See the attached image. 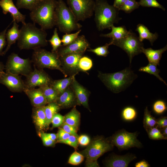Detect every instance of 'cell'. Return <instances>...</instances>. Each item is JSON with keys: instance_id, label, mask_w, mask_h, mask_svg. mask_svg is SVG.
<instances>
[{"instance_id": "obj_9", "label": "cell", "mask_w": 167, "mask_h": 167, "mask_svg": "<svg viewBox=\"0 0 167 167\" xmlns=\"http://www.w3.org/2000/svg\"><path fill=\"white\" fill-rule=\"evenodd\" d=\"M138 133L128 132L124 129L120 130L113 134L109 140L120 150H127L133 147L140 148L141 143L137 139Z\"/></svg>"}, {"instance_id": "obj_51", "label": "cell", "mask_w": 167, "mask_h": 167, "mask_svg": "<svg viewBox=\"0 0 167 167\" xmlns=\"http://www.w3.org/2000/svg\"><path fill=\"white\" fill-rule=\"evenodd\" d=\"M135 167H149L150 165L145 160H143L137 162L135 164Z\"/></svg>"}, {"instance_id": "obj_34", "label": "cell", "mask_w": 167, "mask_h": 167, "mask_svg": "<svg viewBox=\"0 0 167 167\" xmlns=\"http://www.w3.org/2000/svg\"><path fill=\"white\" fill-rule=\"evenodd\" d=\"M40 0H17L16 6L18 9H25L31 11Z\"/></svg>"}, {"instance_id": "obj_18", "label": "cell", "mask_w": 167, "mask_h": 167, "mask_svg": "<svg viewBox=\"0 0 167 167\" xmlns=\"http://www.w3.org/2000/svg\"><path fill=\"white\" fill-rule=\"evenodd\" d=\"M24 92L28 96L34 107H43L48 104L41 90L39 88H25Z\"/></svg>"}, {"instance_id": "obj_4", "label": "cell", "mask_w": 167, "mask_h": 167, "mask_svg": "<svg viewBox=\"0 0 167 167\" xmlns=\"http://www.w3.org/2000/svg\"><path fill=\"white\" fill-rule=\"evenodd\" d=\"M118 9L109 4L106 0H96L94 11L95 21L99 31L110 29L111 26L121 19L118 16Z\"/></svg>"}, {"instance_id": "obj_19", "label": "cell", "mask_w": 167, "mask_h": 167, "mask_svg": "<svg viewBox=\"0 0 167 167\" xmlns=\"http://www.w3.org/2000/svg\"><path fill=\"white\" fill-rule=\"evenodd\" d=\"M136 158L135 155L130 153L122 156L113 155L106 161L105 166L108 167H126Z\"/></svg>"}, {"instance_id": "obj_41", "label": "cell", "mask_w": 167, "mask_h": 167, "mask_svg": "<svg viewBox=\"0 0 167 167\" xmlns=\"http://www.w3.org/2000/svg\"><path fill=\"white\" fill-rule=\"evenodd\" d=\"M84 157L81 153L75 151L70 156L68 163L73 165H77L82 163L84 159Z\"/></svg>"}, {"instance_id": "obj_24", "label": "cell", "mask_w": 167, "mask_h": 167, "mask_svg": "<svg viewBox=\"0 0 167 167\" xmlns=\"http://www.w3.org/2000/svg\"><path fill=\"white\" fill-rule=\"evenodd\" d=\"M136 31L139 33L138 37L140 41L142 42L144 40L147 39L150 42L152 45L158 37L157 33H153L150 32L148 28L142 24H139L137 26Z\"/></svg>"}, {"instance_id": "obj_46", "label": "cell", "mask_w": 167, "mask_h": 167, "mask_svg": "<svg viewBox=\"0 0 167 167\" xmlns=\"http://www.w3.org/2000/svg\"><path fill=\"white\" fill-rule=\"evenodd\" d=\"M39 135L41 137L43 145L46 147H52L54 145L56 142L53 141L45 134V132L40 131L39 133Z\"/></svg>"}, {"instance_id": "obj_32", "label": "cell", "mask_w": 167, "mask_h": 167, "mask_svg": "<svg viewBox=\"0 0 167 167\" xmlns=\"http://www.w3.org/2000/svg\"><path fill=\"white\" fill-rule=\"evenodd\" d=\"M139 5L135 0H126L122 5L118 8L127 13H130L135 9L138 8Z\"/></svg>"}, {"instance_id": "obj_49", "label": "cell", "mask_w": 167, "mask_h": 167, "mask_svg": "<svg viewBox=\"0 0 167 167\" xmlns=\"http://www.w3.org/2000/svg\"><path fill=\"white\" fill-rule=\"evenodd\" d=\"M78 140L79 144L83 146L88 145L90 142L89 138L86 135H82L79 136Z\"/></svg>"}, {"instance_id": "obj_5", "label": "cell", "mask_w": 167, "mask_h": 167, "mask_svg": "<svg viewBox=\"0 0 167 167\" xmlns=\"http://www.w3.org/2000/svg\"><path fill=\"white\" fill-rule=\"evenodd\" d=\"M55 16V26L61 32L70 33L73 31L79 30L82 27L63 0L57 1Z\"/></svg>"}, {"instance_id": "obj_8", "label": "cell", "mask_w": 167, "mask_h": 167, "mask_svg": "<svg viewBox=\"0 0 167 167\" xmlns=\"http://www.w3.org/2000/svg\"><path fill=\"white\" fill-rule=\"evenodd\" d=\"M112 45L118 46L126 52L131 64L133 58L141 53L143 47V44L138 37L131 31H129L127 36L122 39L110 42Z\"/></svg>"}, {"instance_id": "obj_30", "label": "cell", "mask_w": 167, "mask_h": 167, "mask_svg": "<svg viewBox=\"0 0 167 167\" xmlns=\"http://www.w3.org/2000/svg\"><path fill=\"white\" fill-rule=\"evenodd\" d=\"M156 119L151 114V111H149L146 107L144 110L143 126L146 130L154 127L156 124Z\"/></svg>"}, {"instance_id": "obj_48", "label": "cell", "mask_w": 167, "mask_h": 167, "mask_svg": "<svg viewBox=\"0 0 167 167\" xmlns=\"http://www.w3.org/2000/svg\"><path fill=\"white\" fill-rule=\"evenodd\" d=\"M57 142L61 143L62 142L67 139L71 135L63 130L62 128H59L57 133Z\"/></svg>"}, {"instance_id": "obj_23", "label": "cell", "mask_w": 167, "mask_h": 167, "mask_svg": "<svg viewBox=\"0 0 167 167\" xmlns=\"http://www.w3.org/2000/svg\"><path fill=\"white\" fill-rule=\"evenodd\" d=\"M167 49V46L159 49L155 50L151 48H143L142 53H143L147 58L149 63L160 65V61L162 54Z\"/></svg>"}, {"instance_id": "obj_43", "label": "cell", "mask_w": 167, "mask_h": 167, "mask_svg": "<svg viewBox=\"0 0 167 167\" xmlns=\"http://www.w3.org/2000/svg\"><path fill=\"white\" fill-rule=\"evenodd\" d=\"M64 122V116L58 113L55 114L52 118L51 123L52 128L61 126Z\"/></svg>"}, {"instance_id": "obj_37", "label": "cell", "mask_w": 167, "mask_h": 167, "mask_svg": "<svg viewBox=\"0 0 167 167\" xmlns=\"http://www.w3.org/2000/svg\"><path fill=\"white\" fill-rule=\"evenodd\" d=\"M149 138L153 140L166 139L161 133V131L156 126L152 127L146 131Z\"/></svg>"}, {"instance_id": "obj_3", "label": "cell", "mask_w": 167, "mask_h": 167, "mask_svg": "<svg viewBox=\"0 0 167 167\" xmlns=\"http://www.w3.org/2000/svg\"><path fill=\"white\" fill-rule=\"evenodd\" d=\"M98 76L109 90L116 93L124 90L137 77L129 67L112 73L99 72Z\"/></svg>"}, {"instance_id": "obj_55", "label": "cell", "mask_w": 167, "mask_h": 167, "mask_svg": "<svg viewBox=\"0 0 167 167\" xmlns=\"http://www.w3.org/2000/svg\"><path fill=\"white\" fill-rule=\"evenodd\" d=\"M5 69V66L3 63L0 61V73L3 71Z\"/></svg>"}, {"instance_id": "obj_53", "label": "cell", "mask_w": 167, "mask_h": 167, "mask_svg": "<svg viewBox=\"0 0 167 167\" xmlns=\"http://www.w3.org/2000/svg\"><path fill=\"white\" fill-rule=\"evenodd\" d=\"M45 135L50 139L53 141L57 142V134L53 133H46L45 132Z\"/></svg>"}, {"instance_id": "obj_22", "label": "cell", "mask_w": 167, "mask_h": 167, "mask_svg": "<svg viewBox=\"0 0 167 167\" xmlns=\"http://www.w3.org/2000/svg\"><path fill=\"white\" fill-rule=\"evenodd\" d=\"M12 27L9 29L6 33V47L3 51L2 56L5 55L9 50L11 46L15 43L19 38L20 34V29L19 25L15 21H13Z\"/></svg>"}, {"instance_id": "obj_35", "label": "cell", "mask_w": 167, "mask_h": 167, "mask_svg": "<svg viewBox=\"0 0 167 167\" xmlns=\"http://www.w3.org/2000/svg\"><path fill=\"white\" fill-rule=\"evenodd\" d=\"M57 31V29L55 28L52 37L48 41L51 45L52 48L51 51L53 52H57L58 49L62 46L61 40L58 36Z\"/></svg>"}, {"instance_id": "obj_17", "label": "cell", "mask_w": 167, "mask_h": 167, "mask_svg": "<svg viewBox=\"0 0 167 167\" xmlns=\"http://www.w3.org/2000/svg\"><path fill=\"white\" fill-rule=\"evenodd\" d=\"M70 86L75 95L77 104L82 105L89 110L88 104L89 96L88 91L77 81L75 77Z\"/></svg>"}, {"instance_id": "obj_54", "label": "cell", "mask_w": 167, "mask_h": 167, "mask_svg": "<svg viewBox=\"0 0 167 167\" xmlns=\"http://www.w3.org/2000/svg\"><path fill=\"white\" fill-rule=\"evenodd\" d=\"M162 134L166 138H167V127L162 128L161 131Z\"/></svg>"}, {"instance_id": "obj_2", "label": "cell", "mask_w": 167, "mask_h": 167, "mask_svg": "<svg viewBox=\"0 0 167 167\" xmlns=\"http://www.w3.org/2000/svg\"><path fill=\"white\" fill-rule=\"evenodd\" d=\"M57 1H40L30 11V16L34 23L39 24L45 30L51 29L55 26V9Z\"/></svg>"}, {"instance_id": "obj_16", "label": "cell", "mask_w": 167, "mask_h": 167, "mask_svg": "<svg viewBox=\"0 0 167 167\" xmlns=\"http://www.w3.org/2000/svg\"><path fill=\"white\" fill-rule=\"evenodd\" d=\"M0 6L2 8L3 14L6 15L8 12L11 14L13 21L17 23L21 22L22 24L26 23V15L19 11L12 0H0Z\"/></svg>"}, {"instance_id": "obj_27", "label": "cell", "mask_w": 167, "mask_h": 167, "mask_svg": "<svg viewBox=\"0 0 167 167\" xmlns=\"http://www.w3.org/2000/svg\"><path fill=\"white\" fill-rule=\"evenodd\" d=\"M80 113L75 106L64 116V122L73 126L78 131L80 124Z\"/></svg>"}, {"instance_id": "obj_44", "label": "cell", "mask_w": 167, "mask_h": 167, "mask_svg": "<svg viewBox=\"0 0 167 167\" xmlns=\"http://www.w3.org/2000/svg\"><path fill=\"white\" fill-rule=\"evenodd\" d=\"M13 22L12 21L11 23L4 30L0 32V56H2L3 49L7 44L6 40V33L8 28Z\"/></svg>"}, {"instance_id": "obj_14", "label": "cell", "mask_w": 167, "mask_h": 167, "mask_svg": "<svg viewBox=\"0 0 167 167\" xmlns=\"http://www.w3.org/2000/svg\"><path fill=\"white\" fill-rule=\"evenodd\" d=\"M84 54V53H72L59 57L62 67L67 75L68 73L71 75H76L80 71L78 63Z\"/></svg>"}, {"instance_id": "obj_28", "label": "cell", "mask_w": 167, "mask_h": 167, "mask_svg": "<svg viewBox=\"0 0 167 167\" xmlns=\"http://www.w3.org/2000/svg\"><path fill=\"white\" fill-rule=\"evenodd\" d=\"M39 88L41 90L48 104L56 102L59 95L49 85H43Z\"/></svg>"}, {"instance_id": "obj_26", "label": "cell", "mask_w": 167, "mask_h": 167, "mask_svg": "<svg viewBox=\"0 0 167 167\" xmlns=\"http://www.w3.org/2000/svg\"><path fill=\"white\" fill-rule=\"evenodd\" d=\"M110 28L112 29L111 32L106 34H102L100 36L112 39L111 41L116 40L122 39L126 36L129 31H128L124 26L118 27L112 25Z\"/></svg>"}, {"instance_id": "obj_21", "label": "cell", "mask_w": 167, "mask_h": 167, "mask_svg": "<svg viewBox=\"0 0 167 167\" xmlns=\"http://www.w3.org/2000/svg\"><path fill=\"white\" fill-rule=\"evenodd\" d=\"M34 107L32 115L34 122L38 130L42 131L48 127L44 106Z\"/></svg>"}, {"instance_id": "obj_45", "label": "cell", "mask_w": 167, "mask_h": 167, "mask_svg": "<svg viewBox=\"0 0 167 167\" xmlns=\"http://www.w3.org/2000/svg\"><path fill=\"white\" fill-rule=\"evenodd\" d=\"M61 143L68 145L74 148L76 150L77 149L79 144L78 138L72 135H71L67 139Z\"/></svg>"}, {"instance_id": "obj_56", "label": "cell", "mask_w": 167, "mask_h": 167, "mask_svg": "<svg viewBox=\"0 0 167 167\" xmlns=\"http://www.w3.org/2000/svg\"><path fill=\"white\" fill-rule=\"evenodd\" d=\"M40 1L42 0H40Z\"/></svg>"}, {"instance_id": "obj_31", "label": "cell", "mask_w": 167, "mask_h": 167, "mask_svg": "<svg viewBox=\"0 0 167 167\" xmlns=\"http://www.w3.org/2000/svg\"><path fill=\"white\" fill-rule=\"evenodd\" d=\"M139 71L145 72L150 75H152L156 77L161 81L163 82L167 85L166 82L159 75L160 70L157 68V65L155 64L149 63L147 66L141 67L139 70Z\"/></svg>"}, {"instance_id": "obj_52", "label": "cell", "mask_w": 167, "mask_h": 167, "mask_svg": "<svg viewBox=\"0 0 167 167\" xmlns=\"http://www.w3.org/2000/svg\"><path fill=\"white\" fill-rule=\"evenodd\" d=\"M126 0H114L113 6L116 8H118L122 5Z\"/></svg>"}, {"instance_id": "obj_25", "label": "cell", "mask_w": 167, "mask_h": 167, "mask_svg": "<svg viewBox=\"0 0 167 167\" xmlns=\"http://www.w3.org/2000/svg\"><path fill=\"white\" fill-rule=\"evenodd\" d=\"M76 75L60 79L52 80L49 85L54 89L59 95L70 86Z\"/></svg>"}, {"instance_id": "obj_40", "label": "cell", "mask_w": 167, "mask_h": 167, "mask_svg": "<svg viewBox=\"0 0 167 167\" xmlns=\"http://www.w3.org/2000/svg\"><path fill=\"white\" fill-rule=\"evenodd\" d=\"M153 111L156 114L163 113L167 110V106L165 102L161 100L155 101L152 105Z\"/></svg>"}, {"instance_id": "obj_33", "label": "cell", "mask_w": 167, "mask_h": 167, "mask_svg": "<svg viewBox=\"0 0 167 167\" xmlns=\"http://www.w3.org/2000/svg\"><path fill=\"white\" fill-rule=\"evenodd\" d=\"M137 112L133 107L128 106L124 108L122 112V116L123 119L126 121L134 120L136 117Z\"/></svg>"}, {"instance_id": "obj_12", "label": "cell", "mask_w": 167, "mask_h": 167, "mask_svg": "<svg viewBox=\"0 0 167 167\" xmlns=\"http://www.w3.org/2000/svg\"><path fill=\"white\" fill-rule=\"evenodd\" d=\"M24 82L26 88H34L45 85H49L52 80L43 70L37 69L35 67L33 71L26 76Z\"/></svg>"}, {"instance_id": "obj_38", "label": "cell", "mask_w": 167, "mask_h": 167, "mask_svg": "<svg viewBox=\"0 0 167 167\" xmlns=\"http://www.w3.org/2000/svg\"><path fill=\"white\" fill-rule=\"evenodd\" d=\"M111 45L110 42L106 43L105 45L97 47L95 49H90L87 50L88 51L92 52L99 56L106 57L109 53L108 50L109 46Z\"/></svg>"}, {"instance_id": "obj_1", "label": "cell", "mask_w": 167, "mask_h": 167, "mask_svg": "<svg viewBox=\"0 0 167 167\" xmlns=\"http://www.w3.org/2000/svg\"><path fill=\"white\" fill-rule=\"evenodd\" d=\"M47 32L37 27L35 23H26L20 29L17 45L21 49H34L48 45Z\"/></svg>"}, {"instance_id": "obj_50", "label": "cell", "mask_w": 167, "mask_h": 167, "mask_svg": "<svg viewBox=\"0 0 167 167\" xmlns=\"http://www.w3.org/2000/svg\"><path fill=\"white\" fill-rule=\"evenodd\" d=\"M156 124L157 127L160 129L167 127V117H161L156 119Z\"/></svg>"}, {"instance_id": "obj_7", "label": "cell", "mask_w": 167, "mask_h": 167, "mask_svg": "<svg viewBox=\"0 0 167 167\" xmlns=\"http://www.w3.org/2000/svg\"><path fill=\"white\" fill-rule=\"evenodd\" d=\"M33 50L32 61L34 66L41 69L48 68L57 70L61 71L65 77L67 76L62 67L57 51L50 52L41 48Z\"/></svg>"}, {"instance_id": "obj_13", "label": "cell", "mask_w": 167, "mask_h": 167, "mask_svg": "<svg viewBox=\"0 0 167 167\" xmlns=\"http://www.w3.org/2000/svg\"><path fill=\"white\" fill-rule=\"evenodd\" d=\"M0 84L13 92H21L26 88L24 82L20 76L4 71L0 73Z\"/></svg>"}, {"instance_id": "obj_6", "label": "cell", "mask_w": 167, "mask_h": 167, "mask_svg": "<svg viewBox=\"0 0 167 167\" xmlns=\"http://www.w3.org/2000/svg\"><path fill=\"white\" fill-rule=\"evenodd\" d=\"M113 146L109 140L99 136L93 139L80 153L86 159L87 166L99 167L97 159L105 153L112 150Z\"/></svg>"}, {"instance_id": "obj_36", "label": "cell", "mask_w": 167, "mask_h": 167, "mask_svg": "<svg viewBox=\"0 0 167 167\" xmlns=\"http://www.w3.org/2000/svg\"><path fill=\"white\" fill-rule=\"evenodd\" d=\"M92 60L86 56H82L79 61L78 66L80 71H86L92 66Z\"/></svg>"}, {"instance_id": "obj_11", "label": "cell", "mask_w": 167, "mask_h": 167, "mask_svg": "<svg viewBox=\"0 0 167 167\" xmlns=\"http://www.w3.org/2000/svg\"><path fill=\"white\" fill-rule=\"evenodd\" d=\"M67 2L77 22L90 18L93 14L94 0H67Z\"/></svg>"}, {"instance_id": "obj_47", "label": "cell", "mask_w": 167, "mask_h": 167, "mask_svg": "<svg viewBox=\"0 0 167 167\" xmlns=\"http://www.w3.org/2000/svg\"><path fill=\"white\" fill-rule=\"evenodd\" d=\"M61 126V128L65 131L71 135H73L77 138L79 135L77 134V131L73 126L63 122Z\"/></svg>"}, {"instance_id": "obj_15", "label": "cell", "mask_w": 167, "mask_h": 167, "mask_svg": "<svg viewBox=\"0 0 167 167\" xmlns=\"http://www.w3.org/2000/svg\"><path fill=\"white\" fill-rule=\"evenodd\" d=\"M89 46L90 44L85 36L82 35L79 36L71 44L63 47L60 46L58 49L57 53L59 57L70 53H84Z\"/></svg>"}, {"instance_id": "obj_29", "label": "cell", "mask_w": 167, "mask_h": 167, "mask_svg": "<svg viewBox=\"0 0 167 167\" xmlns=\"http://www.w3.org/2000/svg\"><path fill=\"white\" fill-rule=\"evenodd\" d=\"M61 108L56 102L48 104L44 106L47 122L48 126L51 123V120L54 115L58 113Z\"/></svg>"}, {"instance_id": "obj_10", "label": "cell", "mask_w": 167, "mask_h": 167, "mask_svg": "<svg viewBox=\"0 0 167 167\" xmlns=\"http://www.w3.org/2000/svg\"><path fill=\"white\" fill-rule=\"evenodd\" d=\"M31 63L29 58H22L13 53L8 56L5 69L6 73L26 76L32 71Z\"/></svg>"}, {"instance_id": "obj_20", "label": "cell", "mask_w": 167, "mask_h": 167, "mask_svg": "<svg viewBox=\"0 0 167 167\" xmlns=\"http://www.w3.org/2000/svg\"><path fill=\"white\" fill-rule=\"evenodd\" d=\"M56 102L61 108H69L77 104L75 95L70 86L59 96Z\"/></svg>"}, {"instance_id": "obj_39", "label": "cell", "mask_w": 167, "mask_h": 167, "mask_svg": "<svg viewBox=\"0 0 167 167\" xmlns=\"http://www.w3.org/2000/svg\"><path fill=\"white\" fill-rule=\"evenodd\" d=\"M81 31L80 29L74 33H66L63 35L61 40L62 42V45L65 46L67 45L74 41L79 36V35Z\"/></svg>"}, {"instance_id": "obj_42", "label": "cell", "mask_w": 167, "mask_h": 167, "mask_svg": "<svg viewBox=\"0 0 167 167\" xmlns=\"http://www.w3.org/2000/svg\"><path fill=\"white\" fill-rule=\"evenodd\" d=\"M139 6L143 7L158 8L165 11V8L156 0H139L138 2Z\"/></svg>"}]
</instances>
